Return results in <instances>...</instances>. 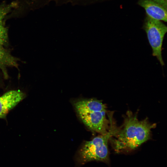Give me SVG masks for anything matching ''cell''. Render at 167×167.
Masks as SVG:
<instances>
[{"label": "cell", "mask_w": 167, "mask_h": 167, "mask_svg": "<svg viewBox=\"0 0 167 167\" xmlns=\"http://www.w3.org/2000/svg\"><path fill=\"white\" fill-rule=\"evenodd\" d=\"M155 126L147 118L139 120L135 115L128 112L121 128H116L110 139L117 152L132 150L150 139L151 130Z\"/></svg>", "instance_id": "1"}, {"label": "cell", "mask_w": 167, "mask_h": 167, "mask_svg": "<svg viewBox=\"0 0 167 167\" xmlns=\"http://www.w3.org/2000/svg\"><path fill=\"white\" fill-rule=\"evenodd\" d=\"M143 28L145 31L152 49V55L156 57L162 66L165 65L162 56L163 40L167 27L161 21L146 15Z\"/></svg>", "instance_id": "3"}, {"label": "cell", "mask_w": 167, "mask_h": 167, "mask_svg": "<svg viewBox=\"0 0 167 167\" xmlns=\"http://www.w3.org/2000/svg\"><path fill=\"white\" fill-rule=\"evenodd\" d=\"M77 113L93 111H106V106L100 100L95 99H82L74 103Z\"/></svg>", "instance_id": "8"}, {"label": "cell", "mask_w": 167, "mask_h": 167, "mask_svg": "<svg viewBox=\"0 0 167 167\" xmlns=\"http://www.w3.org/2000/svg\"></svg>", "instance_id": "10"}, {"label": "cell", "mask_w": 167, "mask_h": 167, "mask_svg": "<svg viewBox=\"0 0 167 167\" xmlns=\"http://www.w3.org/2000/svg\"><path fill=\"white\" fill-rule=\"evenodd\" d=\"M18 59L12 56L3 47L0 46V69L6 77V68L8 66H18Z\"/></svg>", "instance_id": "9"}, {"label": "cell", "mask_w": 167, "mask_h": 167, "mask_svg": "<svg viewBox=\"0 0 167 167\" xmlns=\"http://www.w3.org/2000/svg\"><path fill=\"white\" fill-rule=\"evenodd\" d=\"M106 111H93L77 113L84 124L91 130L104 134L109 131V121L107 119Z\"/></svg>", "instance_id": "4"}, {"label": "cell", "mask_w": 167, "mask_h": 167, "mask_svg": "<svg viewBox=\"0 0 167 167\" xmlns=\"http://www.w3.org/2000/svg\"><path fill=\"white\" fill-rule=\"evenodd\" d=\"M18 4L14 1L9 4L3 2L0 4V46L4 47L8 43V29L5 26L6 16L13 9L18 7Z\"/></svg>", "instance_id": "7"}, {"label": "cell", "mask_w": 167, "mask_h": 167, "mask_svg": "<svg viewBox=\"0 0 167 167\" xmlns=\"http://www.w3.org/2000/svg\"><path fill=\"white\" fill-rule=\"evenodd\" d=\"M147 15L154 19L167 22V0H138Z\"/></svg>", "instance_id": "5"}, {"label": "cell", "mask_w": 167, "mask_h": 167, "mask_svg": "<svg viewBox=\"0 0 167 167\" xmlns=\"http://www.w3.org/2000/svg\"><path fill=\"white\" fill-rule=\"evenodd\" d=\"M25 95L19 90L8 91L0 96V118H5L8 112L24 98Z\"/></svg>", "instance_id": "6"}, {"label": "cell", "mask_w": 167, "mask_h": 167, "mask_svg": "<svg viewBox=\"0 0 167 167\" xmlns=\"http://www.w3.org/2000/svg\"><path fill=\"white\" fill-rule=\"evenodd\" d=\"M109 119L110 126L107 133L101 134L91 140L85 141L79 149L75 158L76 163L78 165L92 161L105 162L108 161V142L115 129L110 117Z\"/></svg>", "instance_id": "2"}]
</instances>
